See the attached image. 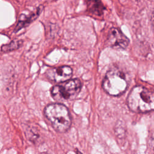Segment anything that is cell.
I'll list each match as a JSON object with an SVG mask.
<instances>
[{"label":"cell","instance_id":"3957f363","mask_svg":"<svg viewBox=\"0 0 154 154\" xmlns=\"http://www.w3.org/2000/svg\"><path fill=\"white\" fill-rule=\"evenodd\" d=\"M81 89V82L78 79H69L53 87L51 95L58 102L70 101L78 96Z\"/></svg>","mask_w":154,"mask_h":154},{"label":"cell","instance_id":"7a4b0ae2","mask_svg":"<svg viewBox=\"0 0 154 154\" xmlns=\"http://www.w3.org/2000/svg\"><path fill=\"white\" fill-rule=\"evenodd\" d=\"M127 102L129 108L132 111L149 112L153 109L154 94L143 86H135L130 91Z\"/></svg>","mask_w":154,"mask_h":154},{"label":"cell","instance_id":"277c9868","mask_svg":"<svg viewBox=\"0 0 154 154\" xmlns=\"http://www.w3.org/2000/svg\"><path fill=\"white\" fill-rule=\"evenodd\" d=\"M102 87L108 94L117 96L126 90L128 82L122 72L118 69L114 68L109 70L105 75Z\"/></svg>","mask_w":154,"mask_h":154},{"label":"cell","instance_id":"8992f818","mask_svg":"<svg viewBox=\"0 0 154 154\" xmlns=\"http://www.w3.org/2000/svg\"><path fill=\"white\" fill-rule=\"evenodd\" d=\"M46 75L49 80L60 83L70 79L72 69L67 66L51 68L46 71Z\"/></svg>","mask_w":154,"mask_h":154},{"label":"cell","instance_id":"5b68a950","mask_svg":"<svg viewBox=\"0 0 154 154\" xmlns=\"http://www.w3.org/2000/svg\"><path fill=\"white\" fill-rule=\"evenodd\" d=\"M107 43L114 49H124L129 45V39L117 28H111L108 34Z\"/></svg>","mask_w":154,"mask_h":154},{"label":"cell","instance_id":"52a82bcc","mask_svg":"<svg viewBox=\"0 0 154 154\" xmlns=\"http://www.w3.org/2000/svg\"><path fill=\"white\" fill-rule=\"evenodd\" d=\"M44 9V7L42 5L38 6L34 11H32L29 15L26 16L25 14H22L20 17V19L15 28V31H18L22 28L26 27L33 21H34L42 13Z\"/></svg>","mask_w":154,"mask_h":154},{"label":"cell","instance_id":"6da1fadb","mask_svg":"<svg viewBox=\"0 0 154 154\" xmlns=\"http://www.w3.org/2000/svg\"><path fill=\"white\" fill-rule=\"evenodd\" d=\"M44 114L52 128L58 132H66L71 126L69 109L60 103H51L46 106Z\"/></svg>","mask_w":154,"mask_h":154},{"label":"cell","instance_id":"9c48e42d","mask_svg":"<svg viewBox=\"0 0 154 154\" xmlns=\"http://www.w3.org/2000/svg\"><path fill=\"white\" fill-rule=\"evenodd\" d=\"M21 45V42L20 41H13L11 43H10L9 44L7 45H3L2 46L1 50L3 52H8V51H13L14 49H17L20 45Z\"/></svg>","mask_w":154,"mask_h":154},{"label":"cell","instance_id":"ba28073f","mask_svg":"<svg viewBox=\"0 0 154 154\" xmlns=\"http://www.w3.org/2000/svg\"><path fill=\"white\" fill-rule=\"evenodd\" d=\"M86 5L87 11L97 16H102L106 10L100 0H87Z\"/></svg>","mask_w":154,"mask_h":154}]
</instances>
